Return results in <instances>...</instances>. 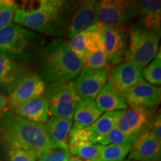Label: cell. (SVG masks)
Returning <instances> with one entry per match:
<instances>
[{"instance_id":"cell-1","label":"cell","mask_w":161,"mask_h":161,"mask_svg":"<svg viewBox=\"0 0 161 161\" xmlns=\"http://www.w3.org/2000/svg\"><path fill=\"white\" fill-rule=\"evenodd\" d=\"M75 3L64 0H40L31 2L16 10L14 21L17 25L51 36L67 31Z\"/></svg>"},{"instance_id":"cell-2","label":"cell","mask_w":161,"mask_h":161,"mask_svg":"<svg viewBox=\"0 0 161 161\" xmlns=\"http://www.w3.org/2000/svg\"><path fill=\"white\" fill-rule=\"evenodd\" d=\"M0 142L8 149L35 152L39 157L54 148L44 123L31 122L7 110L0 118Z\"/></svg>"},{"instance_id":"cell-3","label":"cell","mask_w":161,"mask_h":161,"mask_svg":"<svg viewBox=\"0 0 161 161\" xmlns=\"http://www.w3.org/2000/svg\"><path fill=\"white\" fill-rule=\"evenodd\" d=\"M83 62L64 40H55L46 45L40 60V76L45 83L69 81L79 75Z\"/></svg>"},{"instance_id":"cell-4","label":"cell","mask_w":161,"mask_h":161,"mask_svg":"<svg viewBox=\"0 0 161 161\" xmlns=\"http://www.w3.org/2000/svg\"><path fill=\"white\" fill-rule=\"evenodd\" d=\"M128 38L123 61L131 62L142 70L158 54L160 31L146 29L140 23L134 24L128 32Z\"/></svg>"},{"instance_id":"cell-5","label":"cell","mask_w":161,"mask_h":161,"mask_svg":"<svg viewBox=\"0 0 161 161\" xmlns=\"http://www.w3.org/2000/svg\"><path fill=\"white\" fill-rule=\"evenodd\" d=\"M136 15L135 1L101 0L96 4L98 23L107 27L122 29Z\"/></svg>"},{"instance_id":"cell-6","label":"cell","mask_w":161,"mask_h":161,"mask_svg":"<svg viewBox=\"0 0 161 161\" xmlns=\"http://www.w3.org/2000/svg\"><path fill=\"white\" fill-rule=\"evenodd\" d=\"M39 40L33 31L11 23L0 30V53L14 59L23 55Z\"/></svg>"},{"instance_id":"cell-7","label":"cell","mask_w":161,"mask_h":161,"mask_svg":"<svg viewBox=\"0 0 161 161\" xmlns=\"http://www.w3.org/2000/svg\"><path fill=\"white\" fill-rule=\"evenodd\" d=\"M101 38L102 48L108 59V67L113 68L122 63L128 47V33L122 29L102 25Z\"/></svg>"},{"instance_id":"cell-8","label":"cell","mask_w":161,"mask_h":161,"mask_svg":"<svg viewBox=\"0 0 161 161\" xmlns=\"http://www.w3.org/2000/svg\"><path fill=\"white\" fill-rule=\"evenodd\" d=\"M46 83L40 75L29 72L8 98L7 110L12 111L25 102L43 96Z\"/></svg>"},{"instance_id":"cell-9","label":"cell","mask_w":161,"mask_h":161,"mask_svg":"<svg viewBox=\"0 0 161 161\" xmlns=\"http://www.w3.org/2000/svg\"><path fill=\"white\" fill-rule=\"evenodd\" d=\"M109 69L83 68L74 81L76 93L80 99L95 100L98 92L106 84Z\"/></svg>"},{"instance_id":"cell-10","label":"cell","mask_w":161,"mask_h":161,"mask_svg":"<svg viewBox=\"0 0 161 161\" xmlns=\"http://www.w3.org/2000/svg\"><path fill=\"white\" fill-rule=\"evenodd\" d=\"M29 73L25 64L0 53V92L6 97Z\"/></svg>"},{"instance_id":"cell-11","label":"cell","mask_w":161,"mask_h":161,"mask_svg":"<svg viewBox=\"0 0 161 161\" xmlns=\"http://www.w3.org/2000/svg\"><path fill=\"white\" fill-rule=\"evenodd\" d=\"M128 158L135 161H160L161 142L145 127L131 144Z\"/></svg>"},{"instance_id":"cell-12","label":"cell","mask_w":161,"mask_h":161,"mask_svg":"<svg viewBox=\"0 0 161 161\" xmlns=\"http://www.w3.org/2000/svg\"><path fill=\"white\" fill-rule=\"evenodd\" d=\"M122 95L128 106L154 108L160 103L161 88L143 80Z\"/></svg>"},{"instance_id":"cell-13","label":"cell","mask_w":161,"mask_h":161,"mask_svg":"<svg viewBox=\"0 0 161 161\" xmlns=\"http://www.w3.org/2000/svg\"><path fill=\"white\" fill-rule=\"evenodd\" d=\"M97 2L96 0L78 2L75 6V9H74L68 27L67 33L69 39H71L77 34L85 31L98 23L96 17Z\"/></svg>"},{"instance_id":"cell-14","label":"cell","mask_w":161,"mask_h":161,"mask_svg":"<svg viewBox=\"0 0 161 161\" xmlns=\"http://www.w3.org/2000/svg\"><path fill=\"white\" fill-rule=\"evenodd\" d=\"M108 80L119 92L123 94L132 86L143 80L141 70L130 61H123L111 68Z\"/></svg>"},{"instance_id":"cell-15","label":"cell","mask_w":161,"mask_h":161,"mask_svg":"<svg viewBox=\"0 0 161 161\" xmlns=\"http://www.w3.org/2000/svg\"><path fill=\"white\" fill-rule=\"evenodd\" d=\"M154 108L130 107L123 110L116 128L128 134H138L154 114Z\"/></svg>"},{"instance_id":"cell-16","label":"cell","mask_w":161,"mask_h":161,"mask_svg":"<svg viewBox=\"0 0 161 161\" xmlns=\"http://www.w3.org/2000/svg\"><path fill=\"white\" fill-rule=\"evenodd\" d=\"M43 96L49 104L58 106L77 104L80 99L75 92L73 80L47 84Z\"/></svg>"},{"instance_id":"cell-17","label":"cell","mask_w":161,"mask_h":161,"mask_svg":"<svg viewBox=\"0 0 161 161\" xmlns=\"http://www.w3.org/2000/svg\"><path fill=\"white\" fill-rule=\"evenodd\" d=\"M45 125L48 136L53 146L68 149L69 133L73 125L72 119L52 116Z\"/></svg>"},{"instance_id":"cell-18","label":"cell","mask_w":161,"mask_h":161,"mask_svg":"<svg viewBox=\"0 0 161 161\" xmlns=\"http://www.w3.org/2000/svg\"><path fill=\"white\" fill-rule=\"evenodd\" d=\"M94 101L98 109L103 114L125 110L128 108L123 95L119 92L108 80Z\"/></svg>"},{"instance_id":"cell-19","label":"cell","mask_w":161,"mask_h":161,"mask_svg":"<svg viewBox=\"0 0 161 161\" xmlns=\"http://www.w3.org/2000/svg\"><path fill=\"white\" fill-rule=\"evenodd\" d=\"M11 112L31 122L45 124L49 116V103L43 96L25 102Z\"/></svg>"},{"instance_id":"cell-20","label":"cell","mask_w":161,"mask_h":161,"mask_svg":"<svg viewBox=\"0 0 161 161\" xmlns=\"http://www.w3.org/2000/svg\"><path fill=\"white\" fill-rule=\"evenodd\" d=\"M140 24L146 29L160 31L161 2L160 0L135 1Z\"/></svg>"},{"instance_id":"cell-21","label":"cell","mask_w":161,"mask_h":161,"mask_svg":"<svg viewBox=\"0 0 161 161\" xmlns=\"http://www.w3.org/2000/svg\"><path fill=\"white\" fill-rule=\"evenodd\" d=\"M103 114L96 106L95 101L80 99L76 104L73 116V126L71 130L83 129L96 122Z\"/></svg>"},{"instance_id":"cell-22","label":"cell","mask_w":161,"mask_h":161,"mask_svg":"<svg viewBox=\"0 0 161 161\" xmlns=\"http://www.w3.org/2000/svg\"><path fill=\"white\" fill-rule=\"evenodd\" d=\"M123 110L104 113L91 125L85 128L90 142L97 144L101 138L105 136L114 128H116V124Z\"/></svg>"},{"instance_id":"cell-23","label":"cell","mask_w":161,"mask_h":161,"mask_svg":"<svg viewBox=\"0 0 161 161\" xmlns=\"http://www.w3.org/2000/svg\"><path fill=\"white\" fill-rule=\"evenodd\" d=\"M101 146L90 140L69 138L68 150L72 155L87 161H97L99 158Z\"/></svg>"},{"instance_id":"cell-24","label":"cell","mask_w":161,"mask_h":161,"mask_svg":"<svg viewBox=\"0 0 161 161\" xmlns=\"http://www.w3.org/2000/svg\"><path fill=\"white\" fill-rule=\"evenodd\" d=\"M100 146V154L97 161H122L131 150V144Z\"/></svg>"},{"instance_id":"cell-25","label":"cell","mask_w":161,"mask_h":161,"mask_svg":"<svg viewBox=\"0 0 161 161\" xmlns=\"http://www.w3.org/2000/svg\"><path fill=\"white\" fill-rule=\"evenodd\" d=\"M143 80L154 86L161 84V52L159 50L155 57L146 67L141 70Z\"/></svg>"},{"instance_id":"cell-26","label":"cell","mask_w":161,"mask_h":161,"mask_svg":"<svg viewBox=\"0 0 161 161\" xmlns=\"http://www.w3.org/2000/svg\"><path fill=\"white\" fill-rule=\"evenodd\" d=\"M139 134H128L122 132L116 128L110 130V132H108L103 137L101 138L98 141L97 144L102 145V146L132 144L136 140V139L137 138Z\"/></svg>"},{"instance_id":"cell-27","label":"cell","mask_w":161,"mask_h":161,"mask_svg":"<svg viewBox=\"0 0 161 161\" xmlns=\"http://www.w3.org/2000/svg\"><path fill=\"white\" fill-rule=\"evenodd\" d=\"M83 68L86 69H108V59L102 46L95 51L86 53L83 61Z\"/></svg>"},{"instance_id":"cell-28","label":"cell","mask_w":161,"mask_h":161,"mask_svg":"<svg viewBox=\"0 0 161 161\" xmlns=\"http://www.w3.org/2000/svg\"><path fill=\"white\" fill-rule=\"evenodd\" d=\"M101 27L102 25L99 23H97L83 31L84 43L87 52L95 51L102 46Z\"/></svg>"},{"instance_id":"cell-29","label":"cell","mask_w":161,"mask_h":161,"mask_svg":"<svg viewBox=\"0 0 161 161\" xmlns=\"http://www.w3.org/2000/svg\"><path fill=\"white\" fill-rule=\"evenodd\" d=\"M17 7V4L11 0H5L0 5V30L11 25Z\"/></svg>"},{"instance_id":"cell-30","label":"cell","mask_w":161,"mask_h":161,"mask_svg":"<svg viewBox=\"0 0 161 161\" xmlns=\"http://www.w3.org/2000/svg\"><path fill=\"white\" fill-rule=\"evenodd\" d=\"M68 149L54 147L38 158V161H68L72 158Z\"/></svg>"},{"instance_id":"cell-31","label":"cell","mask_w":161,"mask_h":161,"mask_svg":"<svg viewBox=\"0 0 161 161\" xmlns=\"http://www.w3.org/2000/svg\"><path fill=\"white\" fill-rule=\"evenodd\" d=\"M68 43H69L72 51L83 62L84 58L87 53V50H86L85 43H84L83 31L72 37L70 39V41L68 42Z\"/></svg>"},{"instance_id":"cell-32","label":"cell","mask_w":161,"mask_h":161,"mask_svg":"<svg viewBox=\"0 0 161 161\" xmlns=\"http://www.w3.org/2000/svg\"><path fill=\"white\" fill-rule=\"evenodd\" d=\"M9 161H37L39 158L35 152L17 148L8 149Z\"/></svg>"},{"instance_id":"cell-33","label":"cell","mask_w":161,"mask_h":161,"mask_svg":"<svg viewBox=\"0 0 161 161\" xmlns=\"http://www.w3.org/2000/svg\"><path fill=\"white\" fill-rule=\"evenodd\" d=\"M146 128H148L154 136L161 142V117L160 114H154L147 123Z\"/></svg>"},{"instance_id":"cell-34","label":"cell","mask_w":161,"mask_h":161,"mask_svg":"<svg viewBox=\"0 0 161 161\" xmlns=\"http://www.w3.org/2000/svg\"><path fill=\"white\" fill-rule=\"evenodd\" d=\"M8 108V98L0 92V118L4 113L7 111Z\"/></svg>"},{"instance_id":"cell-35","label":"cell","mask_w":161,"mask_h":161,"mask_svg":"<svg viewBox=\"0 0 161 161\" xmlns=\"http://www.w3.org/2000/svg\"><path fill=\"white\" fill-rule=\"evenodd\" d=\"M68 161H83V160H82L81 159L76 158V157H72V158H70V160Z\"/></svg>"},{"instance_id":"cell-36","label":"cell","mask_w":161,"mask_h":161,"mask_svg":"<svg viewBox=\"0 0 161 161\" xmlns=\"http://www.w3.org/2000/svg\"><path fill=\"white\" fill-rule=\"evenodd\" d=\"M4 2H5V0H0V5H1L2 4H3Z\"/></svg>"},{"instance_id":"cell-37","label":"cell","mask_w":161,"mask_h":161,"mask_svg":"<svg viewBox=\"0 0 161 161\" xmlns=\"http://www.w3.org/2000/svg\"><path fill=\"white\" fill-rule=\"evenodd\" d=\"M122 161H135V160H124Z\"/></svg>"}]
</instances>
